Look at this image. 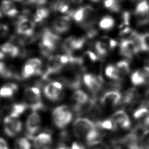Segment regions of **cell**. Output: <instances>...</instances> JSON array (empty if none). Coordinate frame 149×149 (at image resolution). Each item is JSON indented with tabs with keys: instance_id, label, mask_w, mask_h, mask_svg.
Segmentation results:
<instances>
[{
	"instance_id": "cell-5",
	"label": "cell",
	"mask_w": 149,
	"mask_h": 149,
	"mask_svg": "<svg viewBox=\"0 0 149 149\" xmlns=\"http://www.w3.org/2000/svg\"><path fill=\"white\" fill-rule=\"evenodd\" d=\"M41 118L37 112L33 111L29 116L26 123V137L29 140H33L35 134L39 130Z\"/></svg>"
},
{
	"instance_id": "cell-38",
	"label": "cell",
	"mask_w": 149,
	"mask_h": 149,
	"mask_svg": "<svg viewBox=\"0 0 149 149\" xmlns=\"http://www.w3.org/2000/svg\"><path fill=\"white\" fill-rule=\"evenodd\" d=\"M33 75H36L35 69L31 65L26 63L22 69V79H29Z\"/></svg>"
},
{
	"instance_id": "cell-33",
	"label": "cell",
	"mask_w": 149,
	"mask_h": 149,
	"mask_svg": "<svg viewBox=\"0 0 149 149\" xmlns=\"http://www.w3.org/2000/svg\"><path fill=\"white\" fill-rule=\"evenodd\" d=\"M149 12V1L148 0H143L137 4L135 11V15L145 14Z\"/></svg>"
},
{
	"instance_id": "cell-13",
	"label": "cell",
	"mask_w": 149,
	"mask_h": 149,
	"mask_svg": "<svg viewBox=\"0 0 149 149\" xmlns=\"http://www.w3.org/2000/svg\"><path fill=\"white\" fill-rule=\"evenodd\" d=\"M122 95L119 91H109L101 96L100 103L103 105L117 107L119 105Z\"/></svg>"
},
{
	"instance_id": "cell-20",
	"label": "cell",
	"mask_w": 149,
	"mask_h": 149,
	"mask_svg": "<svg viewBox=\"0 0 149 149\" xmlns=\"http://www.w3.org/2000/svg\"><path fill=\"white\" fill-rule=\"evenodd\" d=\"M1 50L4 54H7L12 58H15L22 54L19 47L12 43L7 42L4 44L2 46Z\"/></svg>"
},
{
	"instance_id": "cell-24",
	"label": "cell",
	"mask_w": 149,
	"mask_h": 149,
	"mask_svg": "<svg viewBox=\"0 0 149 149\" xmlns=\"http://www.w3.org/2000/svg\"><path fill=\"white\" fill-rule=\"evenodd\" d=\"M51 8L54 11L62 13H68L70 11L69 4L64 0H57L52 4Z\"/></svg>"
},
{
	"instance_id": "cell-35",
	"label": "cell",
	"mask_w": 149,
	"mask_h": 149,
	"mask_svg": "<svg viewBox=\"0 0 149 149\" xmlns=\"http://www.w3.org/2000/svg\"><path fill=\"white\" fill-rule=\"evenodd\" d=\"M27 63L31 65L35 70L36 75H42V62L41 60L38 58H32L27 61Z\"/></svg>"
},
{
	"instance_id": "cell-34",
	"label": "cell",
	"mask_w": 149,
	"mask_h": 149,
	"mask_svg": "<svg viewBox=\"0 0 149 149\" xmlns=\"http://www.w3.org/2000/svg\"><path fill=\"white\" fill-rule=\"evenodd\" d=\"M14 149H31V145L29 139L25 137H20L14 143Z\"/></svg>"
},
{
	"instance_id": "cell-44",
	"label": "cell",
	"mask_w": 149,
	"mask_h": 149,
	"mask_svg": "<svg viewBox=\"0 0 149 149\" xmlns=\"http://www.w3.org/2000/svg\"><path fill=\"white\" fill-rule=\"evenodd\" d=\"M8 27L6 24H0V36H5L8 32Z\"/></svg>"
},
{
	"instance_id": "cell-25",
	"label": "cell",
	"mask_w": 149,
	"mask_h": 149,
	"mask_svg": "<svg viewBox=\"0 0 149 149\" xmlns=\"http://www.w3.org/2000/svg\"><path fill=\"white\" fill-rule=\"evenodd\" d=\"M115 24V19L109 15L103 17L99 22V26L103 30H111L113 28Z\"/></svg>"
},
{
	"instance_id": "cell-15",
	"label": "cell",
	"mask_w": 149,
	"mask_h": 149,
	"mask_svg": "<svg viewBox=\"0 0 149 149\" xmlns=\"http://www.w3.org/2000/svg\"><path fill=\"white\" fill-rule=\"evenodd\" d=\"M71 26V17L68 15L59 16L53 23L54 30L58 34H63L67 32Z\"/></svg>"
},
{
	"instance_id": "cell-14",
	"label": "cell",
	"mask_w": 149,
	"mask_h": 149,
	"mask_svg": "<svg viewBox=\"0 0 149 149\" xmlns=\"http://www.w3.org/2000/svg\"><path fill=\"white\" fill-rule=\"evenodd\" d=\"M138 52L133 41L122 40L119 45V53L122 56L130 60Z\"/></svg>"
},
{
	"instance_id": "cell-31",
	"label": "cell",
	"mask_w": 149,
	"mask_h": 149,
	"mask_svg": "<svg viewBox=\"0 0 149 149\" xmlns=\"http://www.w3.org/2000/svg\"><path fill=\"white\" fill-rule=\"evenodd\" d=\"M67 15L73 18L76 22L80 24L84 17V7L76 10H70L67 13Z\"/></svg>"
},
{
	"instance_id": "cell-37",
	"label": "cell",
	"mask_w": 149,
	"mask_h": 149,
	"mask_svg": "<svg viewBox=\"0 0 149 149\" xmlns=\"http://www.w3.org/2000/svg\"><path fill=\"white\" fill-rule=\"evenodd\" d=\"M136 24L138 26H147L149 25V12L145 14L135 15Z\"/></svg>"
},
{
	"instance_id": "cell-1",
	"label": "cell",
	"mask_w": 149,
	"mask_h": 149,
	"mask_svg": "<svg viewBox=\"0 0 149 149\" xmlns=\"http://www.w3.org/2000/svg\"><path fill=\"white\" fill-rule=\"evenodd\" d=\"M97 129L95 123L85 118L77 119L73 124V133L75 136L86 141Z\"/></svg>"
},
{
	"instance_id": "cell-29",
	"label": "cell",
	"mask_w": 149,
	"mask_h": 149,
	"mask_svg": "<svg viewBox=\"0 0 149 149\" xmlns=\"http://www.w3.org/2000/svg\"><path fill=\"white\" fill-rule=\"evenodd\" d=\"M122 0H104V5L113 12H119L121 9Z\"/></svg>"
},
{
	"instance_id": "cell-23",
	"label": "cell",
	"mask_w": 149,
	"mask_h": 149,
	"mask_svg": "<svg viewBox=\"0 0 149 149\" xmlns=\"http://www.w3.org/2000/svg\"><path fill=\"white\" fill-rule=\"evenodd\" d=\"M95 125L98 128L107 130L115 131L117 129V125L111 119H107L102 121H97Z\"/></svg>"
},
{
	"instance_id": "cell-42",
	"label": "cell",
	"mask_w": 149,
	"mask_h": 149,
	"mask_svg": "<svg viewBox=\"0 0 149 149\" xmlns=\"http://www.w3.org/2000/svg\"><path fill=\"white\" fill-rule=\"evenodd\" d=\"M59 139L60 143H65V142L69 141L70 139V136L68 132L67 131H61L59 135Z\"/></svg>"
},
{
	"instance_id": "cell-11",
	"label": "cell",
	"mask_w": 149,
	"mask_h": 149,
	"mask_svg": "<svg viewBox=\"0 0 149 149\" xmlns=\"http://www.w3.org/2000/svg\"><path fill=\"white\" fill-rule=\"evenodd\" d=\"M63 89L61 83L53 81L44 87V92L45 96L48 99L53 101H56L60 99Z\"/></svg>"
},
{
	"instance_id": "cell-32",
	"label": "cell",
	"mask_w": 149,
	"mask_h": 149,
	"mask_svg": "<svg viewBox=\"0 0 149 149\" xmlns=\"http://www.w3.org/2000/svg\"><path fill=\"white\" fill-rule=\"evenodd\" d=\"M50 12L46 8H40L37 10L34 15V20L35 22H41L47 18L49 15Z\"/></svg>"
},
{
	"instance_id": "cell-12",
	"label": "cell",
	"mask_w": 149,
	"mask_h": 149,
	"mask_svg": "<svg viewBox=\"0 0 149 149\" xmlns=\"http://www.w3.org/2000/svg\"><path fill=\"white\" fill-rule=\"evenodd\" d=\"M98 14L94 8L91 6L84 7V17L80 26L83 28L89 30L93 28L97 20Z\"/></svg>"
},
{
	"instance_id": "cell-52",
	"label": "cell",
	"mask_w": 149,
	"mask_h": 149,
	"mask_svg": "<svg viewBox=\"0 0 149 149\" xmlns=\"http://www.w3.org/2000/svg\"></svg>"
},
{
	"instance_id": "cell-6",
	"label": "cell",
	"mask_w": 149,
	"mask_h": 149,
	"mask_svg": "<svg viewBox=\"0 0 149 149\" xmlns=\"http://www.w3.org/2000/svg\"><path fill=\"white\" fill-rule=\"evenodd\" d=\"M22 129V123L18 118L9 116L4 119V132L8 137L16 136Z\"/></svg>"
},
{
	"instance_id": "cell-49",
	"label": "cell",
	"mask_w": 149,
	"mask_h": 149,
	"mask_svg": "<svg viewBox=\"0 0 149 149\" xmlns=\"http://www.w3.org/2000/svg\"><path fill=\"white\" fill-rule=\"evenodd\" d=\"M70 2L74 5H79L82 3L83 0H70Z\"/></svg>"
},
{
	"instance_id": "cell-40",
	"label": "cell",
	"mask_w": 149,
	"mask_h": 149,
	"mask_svg": "<svg viewBox=\"0 0 149 149\" xmlns=\"http://www.w3.org/2000/svg\"><path fill=\"white\" fill-rule=\"evenodd\" d=\"M89 149H109V147L101 141H96L88 143Z\"/></svg>"
},
{
	"instance_id": "cell-46",
	"label": "cell",
	"mask_w": 149,
	"mask_h": 149,
	"mask_svg": "<svg viewBox=\"0 0 149 149\" xmlns=\"http://www.w3.org/2000/svg\"><path fill=\"white\" fill-rule=\"evenodd\" d=\"M0 149H9L7 142L0 137Z\"/></svg>"
},
{
	"instance_id": "cell-10",
	"label": "cell",
	"mask_w": 149,
	"mask_h": 149,
	"mask_svg": "<svg viewBox=\"0 0 149 149\" xmlns=\"http://www.w3.org/2000/svg\"><path fill=\"white\" fill-rule=\"evenodd\" d=\"M34 149H52L53 139L51 131L46 130L37 135L33 139Z\"/></svg>"
},
{
	"instance_id": "cell-21",
	"label": "cell",
	"mask_w": 149,
	"mask_h": 149,
	"mask_svg": "<svg viewBox=\"0 0 149 149\" xmlns=\"http://www.w3.org/2000/svg\"><path fill=\"white\" fill-rule=\"evenodd\" d=\"M18 90V86L14 83H8L0 89V97L11 98Z\"/></svg>"
},
{
	"instance_id": "cell-39",
	"label": "cell",
	"mask_w": 149,
	"mask_h": 149,
	"mask_svg": "<svg viewBox=\"0 0 149 149\" xmlns=\"http://www.w3.org/2000/svg\"><path fill=\"white\" fill-rule=\"evenodd\" d=\"M141 52H149V32L141 34Z\"/></svg>"
},
{
	"instance_id": "cell-26",
	"label": "cell",
	"mask_w": 149,
	"mask_h": 149,
	"mask_svg": "<svg viewBox=\"0 0 149 149\" xmlns=\"http://www.w3.org/2000/svg\"><path fill=\"white\" fill-rule=\"evenodd\" d=\"M116 67L121 79H122L123 77L128 74L130 72V66L128 61H120L117 62Z\"/></svg>"
},
{
	"instance_id": "cell-45",
	"label": "cell",
	"mask_w": 149,
	"mask_h": 149,
	"mask_svg": "<svg viewBox=\"0 0 149 149\" xmlns=\"http://www.w3.org/2000/svg\"><path fill=\"white\" fill-rule=\"evenodd\" d=\"M71 149H85V147L82 143L78 141H75L72 144Z\"/></svg>"
},
{
	"instance_id": "cell-16",
	"label": "cell",
	"mask_w": 149,
	"mask_h": 149,
	"mask_svg": "<svg viewBox=\"0 0 149 149\" xmlns=\"http://www.w3.org/2000/svg\"><path fill=\"white\" fill-rule=\"evenodd\" d=\"M111 119L115 122L117 127L122 129H128L131 126V121L128 115L122 110L117 111L111 116Z\"/></svg>"
},
{
	"instance_id": "cell-19",
	"label": "cell",
	"mask_w": 149,
	"mask_h": 149,
	"mask_svg": "<svg viewBox=\"0 0 149 149\" xmlns=\"http://www.w3.org/2000/svg\"><path fill=\"white\" fill-rule=\"evenodd\" d=\"M2 12L8 17H14L18 13L15 6L9 0H3L1 3Z\"/></svg>"
},
{
	"instance_id": "cell-18",
	"label": "cell",
	"mask_w": 149,
	"mask_h": 149,
	"mask_svg": "<svg viewBox=\"0 0 149 149\" xmlns=\"http://www.w3.org/2000/svg\"><path fill=\"white\" fill-rule=\"evenodd\" d=\"M139 98V95L137 90L134 88L128 90L122 96V100L119 105H127L133 104Z\"/></svg>"
},
{
	"instance_id": "cell-50",
	"label": "cell",
	"mask_w": 149,
	"mask_h": 149,
	"mask_svg": "<svg viewBox=\"0 0 149 149\" xmlns=\"http://www.w3.org/2000/svg\"><path fill=\"white\" fill-rule=\"evenodd\" d=\"M89 1L93 3H98V2H100L101 0H89Z\"/></svg>"
},
{
	"instance_id": "cell-17",
	"label": "cell",
	"mask_w": 149,
	"mask_h": 149,
	"mask_svg": "<svg viewBox=\"0 0 149 149\" xmlns=\"http://www.w3.org/2000/svg\"><path fill=\"white\" fill-rule=\"evenodd\" d=\"M134 118L138 121L139 126L143 127L149 119V110L147 107L141 105L133 113Z\"/></svg>"
},
{
	"instance_id": "cell-3",
	"label": "cell",
	"mask_w": 149,
	"mask_h": 149,
	"mask_svg": "<svg viewBox=\"0 0 149 149\" xmlns=\"http://www.w3.org/2000/svg\"><path fill=\"white\" fill-rule=\"evenodd\" d=\"M24 103L35 112L44 110V107L41 97L39 88L37 87H29L27 88L24 92Z\"/></svg>"
},
{
	"instance_id": "cell-7",
	"label": "cell",
	"mask_w": 149,
	"mask_h": 149,
	"mask_svg": "<svg viewBox=\"0 0 149 149\" xmlns=\"http://www.w3.org/2000/svg\"><path fill=\"white\" fill-rule=\"evenodd\" d=\"M34 29V22L24 15L20 16L16 22V32L18 34L27 37L31 36L33 34Z\"/></svg>"
},
{
	"instance_id": "cell-22",
	"label": "cell",
	"mask_w": 149,
	"mask_h": 149,
	"mask_svg": "<svg viewBox=\"0 0 149 149\" xmlns=\"http://www.w3.org/2000/svg\"><path fill=\"white\" fill-rule=\"evenodd\" d=\"M131 81L135 86H139L146 84V79L143 69L135 71L131 75Z\"/></svg>"
},
{
	"instance_id": "cell-36",
	"label": "cell",
	"mask_w": 149,
	"mask_h": 149,
	"mask_svg": "<svg viewBox=\"0 0 149 149\" xmlns=\"http://www.w3.org/2000/svg\"><path fill=\"white\" fill-rule=\"evenodd\" d=\"M137 33L133 29L127 27L121 31L119 33V36L122 40H132V39L137 34Z\"/></svg>"
},
{
	"instance_id": "cell-47",
	"label": "cell",
	"mask_w": 149,
	"mask_h": 149,
	"mask_svg": "<svg viewBox=\"0 0 149 149\" xmlns=\"http://www.w3.org/2000/svg\"><path fill=\"white\" fill-rule=\"evenodd\" d=\"M70 149L69 148L67 145L63 143H59L58 147L57 148V149Z\"/></svg>"
},
{
	"instance_id": "cell-43",
	"label": "cell",
	"mask_w": 149,
	"mask_h": 149,
	"mask_svg": "<svg viewBox=\"0 0 149 149\" xmlns=\"http://www.w3.org/2000/svg\"><path fill=\"white\" fill-rule=\"evenodd\" d=\"M85 54L86 55V56L88 57V58L91 61V62H97V61L100 59L99 56H98V55L95 54L94 52H91V50H88L85 52Z\"/></svg>"
},
{
	"instance_id": "cell-30",
	"label": "cell",
	"mask_w": 149,
	"mask_h": 149,
	"mask_svg": "<svg viewBox=\"0 0 149 149\" xmlns=\"http://www.w3.org/2000/svg\"><path fill=\"white\" fill-rule=\"evenodd\" d=\"M27 108V107L24 103L15 104L12 107L9 116L11 117L18 118L20 115H22L26 111Z\"/></svg>"
},
{
	"instance_id": "cell-48",
	"label": "cell",
	"mask_w": 149,
	"mask_h": 149,
	"mask_svg": "<svg viewBox=\"0 0 149 149\" xmlns=\"http://www.w3.org/2000/svg\"><path fill=\"white\" fill-rule=\"evenodd\" d=\"M143 130H144V131L145 132H149V120L147 121V122L145 123V125L143 126Z\"/></svg>"
},
{
	"instance_id": "cell-2",
	"label": "cell",
	"mask_w": 149,
	"mask_h": 149,
	"mask_svg": "<svg viewBox=\"0 0 149 149\" xmlns=\"http://www.w3.org/2000/svg\"><path fill=\"white\" fill-rule=\"evenodd\" d=\"M60 37L56 33L53 32L50 29H44L40 43L41 52L44 56H49L56 49Z\"/></svg>"
},
{
	"instance_id": "cell-27",
	"label": "cell",
	"mask_w": 149,
	"mask_h": 149,
	"mask_svg": "<svg viewBox=\"0 0 149 149\" xmlns=\"http://www.w3.org/2000/svg\"><path fill=\"white\" fill-rule=\"evenodd\" d=\"M105 74L109 79L113 80L115 81H122L117 67L113 65L109 64L106 66L105 68Z\"/></svg>"
},
{
	"instance_id": "cell-9",
	"label": "cell",
	"mask_w": 149,
	"mask_h": 149,
	"mask_svg": "<svg viewBox=\"0 0 149 149\" xmlns=\"http://www.w3.org/2000/svg\"><path fill=\"white\" fill-rule=\"evenodd\" d=\"M86 41V38L85 37L79 38L70 37L64 41L62 49L65 52V54H72L74 51L82 49L84 47Z\"/></svg>"
},
{
	"instance_id": "cell-41",
	"label": "cell",
	"mask_w": 149,
	"mask_h": 149,
	"mask_svg": "<svg viewBox=\"0 0 149 149\" xmlns=\"http://www.w3.org/2000/svg\"><path fill=\"white\" fill-rule=\"evenodd\" d=\"M130 13L128 11H125L122 15V23L120 24V28L124 26H128L130 24Z\"/></svg>"
},
{
	"instance_id": "cell-51",
	"label": "cell",
	"mask_w": 149,
	"mask_h": 149,
	"mask_svg": "<svg viewBox=\"0 0 149 149\" xmlns=\"http://www.w3.org/2000/svg\"><path fill=\"white\" fill-rule=\"evenodd\" d=\"M2 16H3V14H2V10L0 9V18H1V17H2Z\"/></svg>"
},
{
	"instance_id": "cell-8",
	"label": "cell",
	"mask_w": 149,
	"mask_h": 149,
	"mask_svg": "<svg viewBox=\"0 0 149 149\" xmlns=\"http://www.w3.org/2000/svg\"><path fill=\"white\" fill-rule=\"evenodd\" d=\"M63 65L60 62L59 55L52 56L49 57L46 71L42 73V78L47 79L51 75L57 74L62 70Z\"/></svg>"
},
{
	"instance_id": "cell-28",
	"label": "cell",
	"mask_w": 149,
	"mask_h": 149,
	"mask_svg": "<svg viewBox=\"0 0 149 149\" xmlns=\"http://www.w3.org/2000/svg\"><path fill=\"white\" fill-rule=\"evenodd\" d=\"M72 99L75 102V104H83L89 100V96L84 91L77 90L74 92L72 96Z\"/></svg>"
},
{
	"instance_id": "cell-4",
	"label": "cell",
	"mask_w": 149,
	"mask_h": 149,
	"mask_svg": "<svg viewBox=\"0 0 149 149\" xmlns=\"http://www.w3.org/2000/svg\"><path fill=\"white\" fill-rule=\"evenodd\" d=\"M52 118L55 126L58 129H63L71 123L73 119V113L69 107L61 105L53 111Z\"/></svg>"
}]
</instances>
